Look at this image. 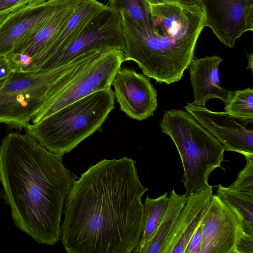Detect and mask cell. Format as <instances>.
Wrapping results in <instances>:
<instances>
[{
    "label": "cell",
    "mask_w": 253,
    "mask_h": 253,
    "mask_svg": "<svg viewBox=\"0 0 253 253\" xmlns=\"http://www.w3.org/2000/svg\"><path fill=\"white\" fill-rule=\"evenodd\" d=\"M136 161L104 159L75 180L67 196L59 240L68 253H130L144 226Z\"/></svg>",
    "instance_id": "obj_1"
},
{
    "label": "cell",
    "mask_w": 253,
    "mask_h": 253,
    "mask_svg": "<svg viewBox=\"0 0 253 253\" xmlns=\"http://www.w3.org/2000/svg\"><path fill=\"white\" fill-rule=\"evenodd\" d=\"M0 195L15 225L39 244L57 243L65 200L75 180L62 156L27 133H9L0 146Z\"/></svg>",
    "instance_id": "obj_2"
},
{
    "label": "cell",
    "mask_w": 253,
    "mask_h": 253,
    "mask_svg": "<svg viewBox=\"0 0 253 253\" xmlns=\"http://www.w3.org/2000/svg\"><path fill=\"white\" fill-rule=\"evenodd\" d=\"M152 22L137 24L120 12L126 49L124 61H133L143 74L157 83L178 82L194 59L198 38L205 27L202 10L176 4H150Z\"/></svg>",
    "instance_id": "obj_3"
},
{
    "label": "cell",
    "mask_w": 253,
    "mask_h": 253,
    "mask_svg": "<svg viewBox=\"0 0 253 253\" xmlns=\"http://www.w3.org/2000/svg\"><path fill=\"white\" fill-rule=\"evenodd\" d=\"M111 87L93 92L25 128L49 152L63 156L101 127L114 109Z\"/></svg>",
    "instance_id": "obj_4"
},
{
    "label": "cell",
    "mask_w": 253,
    "mask_h": 253,
    "mask_svg": "<svg viewBox=\"0 0 253 253\" xmlns=\"http://www.w3.org/2000/svg\"><path fill=\"white\" fill-rule=\"evenodd\" d=\"M81 55L48 70H14L0 80V123L25 128L46 103L78 72Z\"/></svg>",
    "instance_id": "obj_5"
},
{
    "label": "cell",
    "mask_w": 253,
    "mask_h": 253,
    "mask_svg": "<svg viewBox=\"0 0 253 253\" xmlns=\"http://www.w3.org/2000/svg\"><path fill=\"white\" fill-rule=\"evenodd\" d=\"M160 126L179 153L184 171L181 180L187 196L210 186L211 173L222 168L225 150L221 143L182 109L165 111Z\"/></svg>",
    "instance_id": "obj_6"
},
{
    "label": "cell",
    "mask_w": 253,
    "mask_h": 253,
    "mask_svg": "<svg viewBox=\"0 0 253 253\" xmlns=\"http://www.w3.org/2000/svg\"><path fill=\"white\" fill-rule=\"evenodd\" d=\"M124 61V52L112 49L93 57L64 85L32 120L37 123L65 106L95 91L111 87Z\"/></svg>",
    "instance_id": "obj_7"
},
{
    "label": "cell",
    "mask_w": 253,
    "mask_h": 253,
    "mask_svg": "<svg viewBox=\"0 0 253 253\" xmlns=\"http://www.w3.org/2000/svg\"><path fill=\"white\" fill-rule=\"evenodd\" d=\"M126 49L120 12L106 5L96 13L78 35L59 53L36 70H48L92 51Z\"/></svg>",
    "instance_id": "obj_8"
},
{
    "label": "cell",
    "mask_w": 253,
    "mask_h": 253,
    "mask_svg": "<svg viewBox=\"0 0 253 253\" xmlns=\"http://www.w3.org/2000/svg\"><path fill=\"white\" fill-rule=\"evenodd\" d=\"M205 25L232 48L244 33L253 31V0H201Z\"/></svg>",
    "instance_id": "obj_9"
},
{
    "label": "cell",
    "mask_w": 253,
    "mask_h": 253,
    "mask_svg": "<svg viewBox=\"0 0 253 253\" xmlns=\"http://www.w3.org/2000/svg\"><path fill=\"white\" fill-rule=\"evenodd\" d=\"M185 109L223 145L225 151L253 154V130L247 126L253 122L227 112H214L188 103Z\"/></svg>",
    "instance_id": "obj_10"
},
{
    "label": "cell",
    "mask_w": 253,
    "mask_h": 253,
    "mask_svg": "<svg viewBox=\"0 0 253 253\" xmlns=\"http://www.w3.org/2000/svg\"><path fill=\"white\" fill-rule=\"evenodd\" d=\"M111 85L120 110L127 116L141 121L154 115L158 107L157 90L149 78L134 70L121 67Z\"/></svg>",
    "instance_id": "obj_11"
},
{
    "label": "cell",
    "mask_w": 253,
    "mask_h": 253,
    "mask_svg": "<svg viewBox=\"0 0 253 253\" xmlns=\"http://www.w3.org/2000/svg\"><path fill=\"white\" fill-rule=\"evenodd\" d=\"M200 225L201 253H235L238 235L244 229L238 217L216 195H213Z\"/></svg>",
    "instance_id": "obj_12"
},
{
    "label": "cell",
    "mask_w": 253,
    "mask_h": 253,
    "mask_svg": "<svg viewBox=\"0 0 253 253\" xmlns=\"http://www.w3.org/2000/svg\"><path fill=\"white\" fill-rule=\"evenodd\" d=\"M67 0H53L13 10L0 21V55L8 56Z\"/></svg>",
    "instance_id": "obj_13"
},
{
    "label": "cell",
    "mask_w": 253,
    "mask_h": 253,
    "mask_svg": "<svg viewBox=\"0 0 253 253\" xmlns=\"http://www.w3.org/2000/svg\"><path fill=\"white\" fill-rule=\"evenodd\" d=\"M83 0H67L27 37L7 57L14 70H24L65 27Z\"/></svg>",
    "instance_id": "obj_14"
},
{
    "label": "cell",
    "mask_w": 253,
    "mask_h": 253,
    "mask_svg": "<svg viewBox=\"0 0 253 253\" xmlns=\"http://www.w3.org/2000/svg\"><path fill=\"white\" fill-rule=\"evenodd\" d=\"M210 185L186 197L181 210L163 246L161 253H185L191 237L201 224L213 196Z\"/></svg>",
    "instance_id": "obj_15"
},
{
    "label": "cell",
    "mask_w": 253,
    "mask_h": 253,
    "mask_svg": "<svg viewBox=\"0 0 253 253\" xmlns=\"http://www.w3.org/2000/svg\"><path fill=\"white\" fill-rule=\"evenodd\" d=\"M222 61L217 55L193 59L190 63V78L194 91L192 104L206 107L207 102L211 98L221 99L225 104L232 91L223 88L220 84L218 68Z\"/></svg>",
    "instance_id": "obj_16"
},
{
    "label": "cell",
    "mask_w": 253,
    "mask_h": 253,
    "mask_svg": "<svg viewBox=\"0 0 253 253\" xmlns=\"http://www.w3.org/2000/svg\"><path fill=\"white\" fill-rule=\"evenodd\" d=\"M106 6L97 0H83L65 27L24 70H35L44 61L61 52Z\"/></svg>",
    "instance_id": "obj_17"
},
{
    "label": "cell",
    "mask_w": 253,
    "mask_h": 253,
    "mask_svg": "<svg viewBox=\"0 0 253 253\" xmlns=\"http://www.w3.org/2000/svg\"><path fill=\"white\" fill-rule=\"evenodd\" d=\"M186 197L185 193L177 194L173 188L161 222L143 253H161L165 241L185 205Z\"/></svg>",
    "instance_id": "obj_18"
},
{
    "label": "cell",
    "mask_w": 253,
    "mask_h": 253,
    "mask_svg": "<svg viewBox=\"0 0 253 253\" xmlns=\"http://www.w3.org/2000/svg\"><path fill=\"white\" fill-rule=\"evenodd\" d=\"M240 219L244 230L253 235V197L230 186H217L216 194Z\"/></svg>",
    "instance_id": "obj_19"
},
{
    "label": "cell",
    "mask_w": 253,
    "mask_h": 253,
    "mask_svg": "<svg viewBox=\"0 0 253 253\" xmlns=\"http://www.w3.org/2000/svg\"><path fill=\"white\" fill-rule=\"evenodd\" d=\"M168 200V192L156 198H152L149 195L146 196L143 203V230L138 244L132 253H143L161 222Z\"/></svg>",
    "instance_id": "obj_20"
},
{
    "label": "cell",
    "mask_w": 253,
    "mask_h": 253,
    "mask_svg": "<svg viewBox=\"0 0 253 253\" xmlns=\"http://www.w3.org/2000/svg\"><path fill=\"white\" fill-rule=\"evenodd\" d=\"M109 7L126 12L137 24L149 26L152 22L150 3L147 0H109Z\"/></svg>",
    "instance_id": "obj_21"
},
{
    "label": "cell",
    "mask_w": 253,
    "mask_h": 253,
    "mask_svg": "<svg viewBox=\"0 0 253 253\" xmlns=\"http://www.w3.org/2000/svg\"><path fill=\"white\" fill-rule=\"evenodd\" d=\"M224 111L253 121V89L250 87L232 91Z\"/></svg>",
    "instance_id": "obj_22"
},
{
    "label": "cell",
    "mask_w": 253,
    "mask_h": 253,
    "mask_svg": "<svg viewBox=\"0 0 253 253\" xmlns=\"http://www.w3.org/2000/svg\"><path fill=\"white\" fill-rule=\"evenodd\" d=\"M245 167L240 171L236 180L230 186L253 197V154L244 156Z\"/></svg>",
    "instance_id": "obj_23"
},
{
    "label": "cell",
    "mask_w": 253,
    "mask_h": 253,
    "mask_svg": "<svg viewBox=\"0 0 253 253\" xmlns=\"http://www.w3.org/2000/svg\"><path fill=\"white\" fill-rule=\"evenodd\" d=\"M44 2L45 0H0V21L15 9Z\"/></svg>",
    "instance_id": "obj_24"
},
{
    "label": "cell",
    "mask_w": 253,
    "mask_h": 253,
    "mask_svg": "<svg viewBox=\"0 0 253 253\" xmlns=\"http://www.w3.org/2000/svg\"><path fill=\"white\" fill-rule=\"evenodd\" d=\"M235 253H253V235L241 230L237 238Z\"/></svg>",
    "instance_id": "obj_25"
},
{
    "label": "cell",
    "mask_w": 253,
    "mask_h": 253,
    "mask_svg": "<svg viewBox=\"0 0 253 253\" xmlns=\"http://www.w3.org/2000/svg\"><path fill=\"white\" fill-rule=\"evenodd\" d=\"M152 4L170 3L187 8H197L202 10L201 0H147ZM203 11V10H202Z\"/></svg>",
    "instance_id": "obj_26"
},
{
    "label": "cell",
    "mask_w": 253,
    "mask_h": 253,
    "mask_svg": "<svg viewBox=\"0 0 253 253\" xmlns=\"http://www.w3.org/2000/svg\"><path fill=\"white\" fill-rule=\"evenodd\" d=\"M201 243L202 229L200 225L189 240L185 253H201Z\"/></svg>",
    "instance_id": "obj_27"
},
{
    "label": "cell",
    "mask_w": 253,
    "mask_h": 253,
    "mask_svg": "<svg viewBox=\"0 0 253 253\" xmlns=\"http://www.w3.org/2000/svg\"><path fill=\"white\" fill-rule=\"evenodd\" d=\"M14 69L9 58L0 55V80L6 77Z\"/></svg>",
    "instance_id": "obj_28"
},
{
    "label": "cell",
    "mask_w": 253,
    "mask_h": 253,
    "mask_svg": "<svg viewBox=\"0 0 253 253\" xmlns=\"http://www.w3.org/2000/svg\"><path fill=\"white\" fill-rule=\"evenodd\" d=\"M246 56L247 57L248 63L247 69L251 70L252 73H253V53H247Z\"/></svg>",
    "instance_id": "obj_29"
},
{
    "label": "cell",
    "mask_w": 253,
    "mask_h": 253,
    "mask_svg": "<svg viewBox=\"0 0 253 253\" xmlns=\"http://www.w3.org/2000/svg\"><path fill=\"white\" fill-rule=\"evenodd\" d=\"M45 1H51V0H45Z\"/></svg>",
    "instance_id": "obj_30"
}]
</instances>
